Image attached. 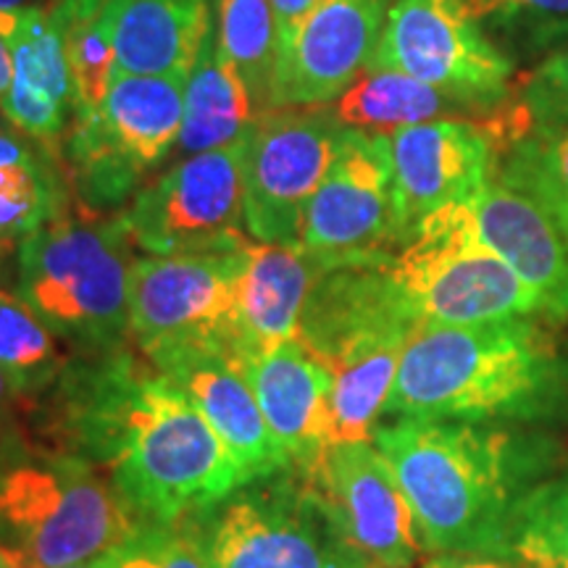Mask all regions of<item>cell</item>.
Instances as JSON below:
<instances>
[{"label":"cell","mask_w":568,"mask_h":568,"mask_svg":"<svg viewBox=\"0 0 568 568\" xmlns=\"http://www.w3.org/2000/svg\"><path fill=\"white\" fill-rule=\"evenodd\" d=\"M184 84L176 74H116L90 116L74 119L63 148V180L84 211L132 201L180 142Z\"/></svg>","instance_id":"52a82bcc"},{"label":"cell","mask_w":568,"mask_h":568,"mask_svg":"<svg viewBox=\"0 0 568 568\" xmlns=\"http://www.w3.org/2000/svg\"><path fill=\"white\" fill-rule=\"evenodd\" d=\"M174 382L216 432L245 485L290 468L268 429L245 366L216 345H184L148 358Z\"/></svg>","instance_id":"e0dca14e"},{"label":"cell","mask_w":568,"mask_h":568,"mask_svg":"<svg viewBox=\"0 0 568 568\" xmlns=\"http://www.w3.org/2000/svg\"><path fill=\"white\" fill-rule=\"evenodd\" d=\"M406 243L389 134L347 130L303 216L301 247L326 268L385 264Z\"/></svg>","instance_id":"30bf717a"},{"label":"cell","mask_w":568,"mask_h":568,"mask_svg":"<svg viewBox=\"0 0 568 568\" xmlns=\"http://www.w3.org/2000/svg\"><path fill=\"white\" fill-rule=\"evenodd\" d=\"M140 529L130 503L88 460L55 450L0 466V539L32 568L92 564Z\"/></svg>","instance_id":"5b68a950"},{"label":"cell","mask_w":568,"mask_h":568,"mask_svg":"<svg viewBox=\"0 0 568 568\" xmlns=\"http://www.w3.org/2000/svg\"><path fill=\"white\" fill-rule=\"evenodd\" d=\"M258 116L261 111L251 88L230 55L219 48L209 21L201 51L184 84L182 130L176 145L184 155L224 151L243 142Z\"/></svg>","instance_id":"603a6c76"},{"label":"cell","mask_w":568,"mask_h":568,"mask_svg":"<svg viewBox=\"0 0 568 568\" xmlns=\"http://www.w3.org/2000/svg\"><path fill=\"white\" fill-rule=\"evenodd\" d=\"M0 568H32L24 552L0 539Z\"/></svg>","instance_id":"ab89813d"},{"label":"cell","mask_w":568,"mask_h":568,"mask_svg":"<svg viewBox=\"0 0 568 568\" xmlns=\"http://www.w3.org/2000/svg\"><path fill=\"white\" fill-rule=\"evenodd\" d=\"M0 34L9 42L13 67L0 109L21 134L53 142L74 116V84L61 19L51 6L0 11Z\"/></svg>","instance_id":"d6986e66"},{"label":"cell","mask_w":568,"mask_h":568,"mask_svg":"<svg viewBox=\"0 0 568 568\" xmlns=\"http://www.w3.org/2000/svg\"><path fill=\"white\" fill-rule=\"evenodd\" d=\"M550 318L418 324L403 351L385 416L468 424L568 418V351Z\"/></svg>","instance_id":"7a4b0ae2"},{"label":"cell","mask_w":568,"mask_h":568,"mask_svg":"<svg viewBox=\"0 0 568 568\" xmlns=\"http://www.w3.org/2000/svg\"><path fill=\"white\" fill-rule=\"evenodd\" d=\"M11 77H13V67H11V51L9 42H6L3 34H0V101L11 88Z\"/></svg>","instance_id":"f35d334b"},{"label":"cell","mask_w":568,"mask_h":568,"mask_svg":"<svg viewBox=\"0 0 568 568\" xmlns=\"http://www.w3.org/2000/svg\"><path fill=\"white\" fill-rule=\"evenodd\" d=\"M264 418L290 468L311 479L332 443V374L297 339L245 366Z\"/></svg>","instance_id":"ac0fdd59"},{"label":"cell","mask_w":568,"mask_h":568,"mask_svg":"<svg viewBox=\"0 0 568 568\" xmlns=\"http://www.w3.org/2000/svg\"><path fill=\"white\" fill-rule=\"evenodd\" d=\"M495 176L535 201L568 234V126L529 124L497 151Z\"/></svg>","instance_id":"d4e9b609"},{"label":"cell","mask_w":568,"mask_h":568,"mask_svg":"<svg viewBox=\"0 0 568 568\" xmlns=\"http://www.w3.org/2000/svg\"><path fill=\"white\" fill-rule=\"evenodd\" d=\"M243 251L134 261L130 335L145 358L184 345H216L232 353L230 324Z\"/></svg>","instance_id":"4fadbf2b"},{"label":"cell","mask_w":568,"mask_h":568,"mask_svg":"<svg viewBox=\"0 0 568 568\" xmlns=\"http://www.w3.org/2000/svg\"><path fill=\"white\" fill-rule=\"evenodd\" d=\"M247 140V138H245ZM245 140L184 161L140 187L119 213L132 245L148 255L230 253L247 245Z\"/></svg>","instance_id":"9c48e42d"},{"label":"cell","mask_w":568,"mask_h":568,"mask_svg":"<svg viewBox=\"0 0 568 568\" xmlns=\"http://www.w3.org/2000/svg\"><path fill=\"white\" fill-rule=\"evenodd\" d=\"M318 3H322V0H272L276 17V51L293 38L297 27L303 24V19L308 17Z\"/></svg>","instance_id":"836d02e7"},{"label":"cell","mask_w":568,"mask_h":568,"mask_svg":"<svg viewBox=\"0 0 568 568\" xmlns=\"http://www.w3.org/2000/svg\"><path fill=\"white\" fill-rule=\"evenodd\" d=\"M132 240L119 216H61L17 251V295L84 355L122 351L130 335Z\"/></svg>","instance_id":"277c9868"},{"label":"cell","mask_w":568,"mask_h":568,"mask_svg":"<svg viewBox=\"0 0 568 568\" xmlns=\"http://www.w3.org/2000/svg\"><path fill=\"white\" fill-rule=\"evenodd\" d=\"M418 568H531L508 558H487V556H432Z\"/></svg>","instance_id":"e575fe53"},{"label":"cell","mask_w":568,"mask_h":568,"mask_svg":"<svg viewBox=\"0 0 568 568\" xmlns=\"http://www.w3.org/2000/svg\"><path fill=\"white\" fill-rule=\"evenodd\" d=\"M38 159H42V153L27 145L24 140L13 138V134L0 132V169H3V166H21V163H32Z\"/></svg>","instance_id":"d590c367"},{"label":"cell","mask_w":568,"mask_h":568,"mask_svg":"<svg viewBox=\"0 0 568 568\" xmlns=\"http://www.w3.org/2000/svg\"><path fill=\"white\" fill-rule=\"evenodd\" d=\"M324 268L301 245H245L230 324V347L240 364L297 339L303 308Z\"/></svg>","instance_id":"44dd1931"},{"label":"cell","mask_w":568,"mask_h":568,"mask_svg":"<svg viewBox=\"0 0 568 568\" xmlns=\"http://www.w3.org/2000/svg\"><path fill=\"white\" fill-rule=\"evenodd\" d=\"M389 274L422 324H485L542 316V303L481 243L466 201L418 222Z\"/></svg>","instance_id":"ba28073f"},{"label":"cell","mask_w":568,"mask_h":568,"mask_svg":"<svg viewBox=\"0 0 568 568\" xmlns=\"http://www.w3.org/2000/svg\"><path fill=\"white\" fill-rule=\"evenodd\" d=\"M13 400H17V395H13V389H11L9 382H6V376L0 374V439H3L6 429H9Z\"/></svg>","instance_id":"8d00e7d4"},{"label":"cell","mask_w":568,"mask_h":568,"mask_svg":"<svg viewBox=\"0 0 568 568\" xmlns=\"http://www.w3.org/2000/svg\"><path fill=\"white\" fill-rule=\"evenodd\" d=\"M116 74L190 77L211 21L209 0H105Z\"/></svg>","instance_id":"7402d4cb"},{"label":"cell","mask_w":568,"mask_h":568,"mask_svg":"<svg viewBox=\"0 0 568 568\" xmlns=\"http://www.w3.org/2000/svg\"><path fill=\"white\" fill-rule=\"evenodd\" d=\"M53 3L74 13V17H95V13H101L105 0H53Z\"/></svg>","instance_id":"74e56055"},{"label":"cell","mask_w":568,"mask_h":568,"mask_svg":"<svg viewBox=\"0 0 568 568\" xmlns=\"http://www.w3.org/2000/svg\"><path fill=\"white\" fill-rule=\"evenodd\" d=\"M372 443L393 466L424 550L506 558L514 508L539 479L548 450L506 426L395 418Z\"/></svg>","instance_id":"3957f363"},{"label":"cell","mask_w":568,"mask_h":568,"mask_svg":"<svg viewBox=\"0 0 568 568\" xmlns=\"http://www.w3.org/2000/svg\"><path fill=\"white\" fill-rule=\"evenodd\" d=\"M339 529L372 568H410L422 558L414 510L393 466L372 443L332 445L308 479Z\"/></svg>","instance_id":"9a60e30c"},{"label":"cell","mask_w":568,"mask_h":568,"mask_svg":"<svg viewBox=\"0 0 568 568\" xmlns=\"http://www.w3.org/2000/svg\"><path fill=\"white\" fill-rule=\"evenodd\" d=\"M506 558L531 568H568V458L518 497Z\"/></svg>","instance_id":"4316f807"},{"label":"cell","mask_w":568,"mask_h":568,"mask_svg":"<svg viewBox=\"0 0 568 568\" xmlns=\"http://www.w3.org/2000/svg\"><path fill=\"white\" fill-rule=\"evenodd\" d=\"M516 105L529 124L568 126V45L550 53L524 77Z\"/></svg>","instance_id":"d6a6232c"},{"label":"cell","mask_w":568,"mask_h":568,"mask_svg":"<svg viewBox=\"0 0 568 568\" xmlns=\"http://www.w3.org/2000/svg\"><path fill=\"white\" fill-rule=\"evenodd\" d=\"M193 535L211 568H372L295 468L237 487Z\"/></svg>","instance_id":"8992f818"},{"label":"cell","mask_w":568,"mask_h":568,"mask_svg":"<svg viewBox=\"0 0 568 568\" xmlns=\"http://www.w3.org/2000/svg\"><path fill=\"white\" fill-rule=\"evenodd\" d=\"M67 366L59 337L17 293L0 290V374L17 400L51 393Z\"/></svg>","instance_id":"484cf974"},{"label":"cell","mask_w":568,"mask_h":568,"mask_svg":"<svg viewBox=\"0 0 568 568\" xmlns=\"http://www.w3.org/2000/svg\"><path fill=\"white\" fill-rule=\"evenodd\" d=\"M55 382V424L67 456L103 468L148 527H176L203 516L245 479L190 397L151 361L130 353L92 355Z\"/></svg>","instance_id":"6da1fadb"},{"label":"cell","mask_w":568,"mask_h":568,"mask_svg":"<svg viewBox=\"0 0 568 568\" xmlns=\"http://www.w3.org/2000/svg\"><path fill=\"white\" fill-rule=\"evenodd\" d=\"M0 258H3V255H0ZM0 274H3V266H0Z\"/></svg>","instance_id":"7bdbcfd3"},{"label":"cell","mask_w":568,"mask_h":568,"mask_svg":"<svg viewBox=\"0 0 568 568\" xmlns=\"http://www.w3.org/2000/svg\"><path fill=\"white\" fill-rule=\"evenodd\" d=\"M55 17L61 19L63 38H67V55L71 84H74V119L90 116L116 77V55L101 13L95 17H74L61 6L51 3Z\"/></svg>","instance_id":"4dcf8cb0"},{"label":"cell","mask_w":568,"mask_h":568,"mask_svg":"<svg viewBox=\"0 0 568 568\" xmlns=\"http://www.w3.org/2000/svg\"><path fill=\"white\" fill-rule=\"evenodd\" d=\"M347 130L393 134L435 119H471L485 122V113L464 98L426 84L400 71L368 67L337 101L318 105Z\"/></svg>","instance_id":"cb8c5ba5"},{"label":"cell","mask_w":568,"mask_h":568,"mask_svg":"<svg viewBox=\"0 0 568 568\" xmlns=\"http://www.w3.org/2000/svg\"><path fill=\"white\" fill-rule=\"evenodd\" d=\"M67 216V180L45 155L0 169V255L19 251L24 240Z\"/></svg>","instance_id":"f546056e"},{"label":"cell","mask_w":568,"mask_h":568,"mask_svg":"<svg viewBox=\"0 0 568 568\" xmlns=\"http://www.w3.org/2000/svg\"><path fill=\"white\" fill-rule=\"evenodd\" d=\"M450 92L495 116L514 101V59L460 9L458 0H395L372 59Z\"/></svg>","instance_id":"8fae6325"},{"label":"cell","mask_w":568,"mask_h":568,"mask_svg":"<svg viewBox=\"0 0 568 568\" xmlns=\"http://www.w3.org/2000/svg\"><path fill=\"white\" fill-rule=\"evenodd\" d=\"M481 243L539 297L545 318H568V234L535 201L493 176L468 197Z\"/></svg>","instance_id":"ffe728a7"},{"label":"cell","mask_w":568,"mask_h":568,"mask_svg":"<svg viewBox=\"0 0 568 568\" xmlns=\"http://www.w3.org/2000/svg\"><path fill=\"white\" fill-rule=\"evenodd\" d=\"M508 59H531L568 45V0H458Z\"/></svg>","instance_id":"f1b7e54d"},{"label":"cell","mask_w":568,"mask_h":568,"mask_svg":"<svg viewBox=\"0 0 568 568\" xmlns=\"http://www.w3.org/2000/svg\"><path fill=\"white\" fill-rule=\"evenodd\" d=\"M101 560L105 568H211L193 531L176 527H142Z\"/></svg>","instance_id":"1f68e13d"},{"label":"cell","mask_w":568,"mask_h":568,"mask_svg":"<svg viewBox=\"0 0 568 568\" xmlns=\"http://www.w3.org/2000/svg\"><path fill=\"white\" fill-rule=\"evenodd\" d=\"M219 48L237 67L261 113L268 111V90L276 61V17L272 0H209Z\"/></svg>","instance_id":"83f0119b"},{"label":"cell","mask_w":568,"mask_h":568,"mask_svg":"<svg viewBox=\"0 0 568 568\" xmlns=\"http://www.w3.org/2000/svg\"><path fill=\"white\" fill-rule=\"evenodd\" d=\"M30 6L27 0H0V11H9V9H24Z\"/></svg>","instance_id":"60d3db41"},{"label":"cell","mask_w":568,"mask_h":568,"mask_svg":"<svg viewBox=\"0 0 568 568\" xmlns=\"http://www.w3.org/2000/svg\"><path fill=\"white\" fill-rule=\"evenodd\" d=\"M345 126L324 109H274L245 140V232L255 243L301 245L303 216L335 161Z\"/></svg>","instance_id":"7c38bea8"},{"label":"cell","mask_w":568,"mask_h":568,"mask_svg":"<svg viewBox=\"0 0 568 568\" xmlns=\"http://www.w3.org/2000/svg\"><path fill=\"white\" fill-rule=\"evenodd\" d=\"M393 6L395 0H322L276 51L268 111L337 101L372 67Z\"/></svg>","instance_id":"5bb4252c"},{"label":"cell","mask_w":568,"mask_h":568,"mask_svg":"<svg viewBox=\"0 0 568 568\" xmlns=\"http://www.w3.org/2000/svg\"><path fill=\"white\" fill-rule=\"evenodd\" d=\"M63 568H105L103 560H92V564H77V566H63Z\"/></svg>","instance_id":"b9f144b4"},{"label":"cell","mask_w":568,"mask_h":568,"mask_svg":"<svg viewBox=\"0 0 568 568\" xmlns=\"http://www.w3.org/2000/svg\"><path fill=\"white\" fill-rule=\"evenodd\" d=\"M403 234L445 205L468 201L495 176L497 145L485 122L435 119L389 134ZM403 243V245H406Z\"/></svg>","instance_id":"2e32d148"}]
</instances>
